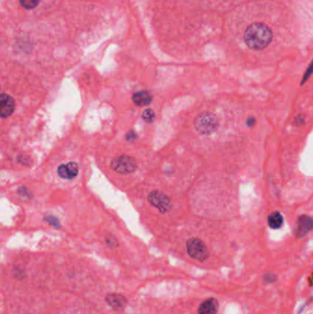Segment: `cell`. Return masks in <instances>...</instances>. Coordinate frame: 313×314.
<instances>
[{"label": "cell", "mask_w": 313, "mask_h": 314, "mask_svg": "<svg viewBox=\"0 0 313 314\" xmlns=\"http://www.w3.org/2000/svg\"><path fill=\"white\" fill-rule=\"evenodd\" d=\"M272 38L273 32L270 28L264 23L257 22L246 29L244 40L250 49L263 50L269 45Z\"/></svg>", "instance_id": "1"}, {"label": "cell", "mask_w": 313, "mask_h": 314, "mask_svg": "<svg viewBox=\"0 0 313 314\" xmlns=\"http://www.w3.org/2000/svg\"><path fill=\"white\" fill-rule=\"evenodd\" d=\"M194 126L197 132L203 135H209L215 132L219 127V121L213 113L202 112L196 116Z\"/></svg>", "instance_id": "2"}, {"label": "cell", "mask_w": 313, "mask_h": 314, "mask_svg": "<svg viewBox=\"0 0 313 314\" xmlns=\"http://www.w3.org/2000/svg\"><path fill=\"white\" fill-rule=\"evenodd\" d=\"M111 168L120 174L128 175L135 171L137 168V163L133 157L123 154L112 160Z\"/></svg>", "instance_id": "3"}, {"label": "cell", "mask_w": 313, "mask_h": 314, "mask_svg": "<svg viewBox=\"0 0 313 314\" xmlns=\"http://www.w3.org/2000/svg\"><path fill=\"white\" fill-rule=\"evenodd\" d=\"M187 251L192 258L203 262L209 257V252L206 245L197 238H191L187 242Z\"/></svg>", "instance_id": "4"}, {"label": "cell", "mask_w": 313, "mask_h": 314, "mask_svg": "<svg viewBox=\"0 0 313 314\" xmlns=\"http://www.w3.org/2000/svg\"><path fill=\"white\" fill-rule=\"evenodd\" d=\"M148 201L152 206L159 209L162 213L168 212L172 207L170 198L161 191H152L148 196Z\"/></svg>", "instance_id": "5"}, {"label": "cell", "mask_w": 313, "mask_h": 314, "mask_svg": "<svg viewBox=\"0 0 313 314\" xmlns=\"http://www.w3.org/2000/svg\"><path fill=\"white\" fill-rule=\"evenodd\" d=\"M313 229V219L308 215H302L298 218L294 228V234L298 238L306 236Z\"/></svg>", "instance_id": "6"}, {"label": "cell", "mask_w": 313, "mask_h": 314, "mask_svg": "<svg viewBox=\"0 0 313 314\" xmlns=\"http://www.w3.org/2000/svg\"><path fill=\"white\" fill-rule=\"evenodd\" d=\"M15 111V100L11 96L0 94V118L9 117Z\"/></svg>", "instance_id": "7"}, {"label": "cell", "mask_w": 313, "mask_h": 314, "mask_svg": "<svg viewBox=\"0 0 313 314\" xmlns=\"http://www.w3.org/2000/svg\"><path fill=\"white\" fill-rule=\"evenodd\" d=\"M78 166L74 162H70L67 165H62L58 168V174L62 179H73L78 174Z\"/></svg>", "instance_id": "8"}, {"label": "cell", "mask_w": 313, "mask_h": 314, "mask_svg": "<svg viewBox=\"0 0 313 314\" xmlns=\"http://www.w3.org/2000/svg\"><path fill=\"white\" fill-rule=\"evenodd\" d=\"M153 100V95L147 90H141L139 92H136L132 96L133 103L138 107H144L151 104Z\"/></svg>", "instance_id": "9"}, {"label": "cell", "mask_w": 313, "mask_h": 314, "mask_svg": "<svg viewBox=\"0 0 313 314\" xmlns=\"http://www.w3.org/2000/svg\"><path fill=\"white\" fill-rule=\"evenodd\" d=\"M219 308V303L216 299H209L201 303L199 306L197 314H217Z\"/></svg>", "instance_id": "10"}, {"label": "cell", "mask_w": 313, "mask_h": 314, "mask_svg": "<svg viewBox=\"0 0 313 314\" xmlns=\"http://www.w3.org/2000/svg\"><path fill=\"white\" fill-rule=\"evenodd\" d=\"M106 301L111 308L122 310L127 304V299L121 294H110L106 297Z\"/></svg>", "instance_id": "11"}, {"label": "cell", "mask_w": 313, "mask_h": 314, "mask_svg": "<svg viewBox=\"0 0 313 314\" xmlns=\"http://www.w3.org/2000/svg\"><path fill=\"white\" fill-rule=\"evenodd\" d=\"M267 222H268V225L270 228L274 229V230L281 228L283 223H284L282 214L278 211L272 212L267 218Z\"/></svg>", "instance_id": "12"}, {"label": "cell", "mask_w": 313, "mask_h": 314, "mask_svg": "<svg viewBox=\"0 0 313 314\" xmlns=\"http://www.w3.org/2000/svg\"><path fill=\"white\" fill-rule=\"evenodd\" d=\"M141 118L145 123L152 124V123H154V119H155V113L152 109H147L142 112Z\"/></svg>", "instance_id": "13"}, {"label": "cell", "mask_w": 313, "mask_h": 314, "mask_svg": "<svg viewBox=\"0 0 313 314\" xmlns=\"http://www.w3.org/2000/svg\"><path fill=\"white\" fill-rule=\"evenodd\" d=\"M20 5L26 9L35 8L40 4L41 0H19Z\"/></svg>", "instance_id": "14"}, {"label": "cell", "mask_w": 313, "mask_h": 314, "mask_svg": "<svg viewBox=\"0 0 313 314\" xmlns=\"http://www.w3.org/2000/svg\"><path fill=\"white\" fill-rule=\"evenodd\" d=\"M45 220L49 222L51 225H53V226H55V227H57V228L60 227V222H59L58 219L56 218V217H54V216H48V217L45 218Z\"/></svg>", "instance_id": "15"}, {"label": "cell", "mask_w": 313, "mask_h": 314, "mask_svg": "<svg viewBox=\"0 0 313 314\" xmlns=\"http://www.w3.org/2000/svg\"><path fill=\"white\" fill-rule=\"evenodd\" d=\"M276 276H274V275H272V274H268V275H266V276L264 277V280H265L267 283H272V282L276 281Z\"/></svg>", "instance_id": "16"}, {"label": "cell", "mask_w": 313, "mask_h": 314, "mask_svg": "<svg viewBox=\"0 0 313 314\" xmlns=\"http://www.w3.org/2000/svg\"><path fill=\"white\" fill-rule=\"evenodd\" d=\"M254 124H255V119H254V118L250 117L249 119H247V121H246V125H247L248 127L252 128V127L254 126Z\"/></svg>", "instance_id": "17"}, {"label": "cell", "mask_w": 313, "mask_h": 314, "mask_svg": "<svg viewBox=\"0 0 313 314\" xmlns=\"http://www.w3.org/2000/svg\"><path fill=\"white\" fill-rule=\"evenodd\" d=\"M136 138H137V134L133 130H130L129 133L127 134V140L128 141H133V140H135Z\"/></svg>", "instance_id": "18"}, {"label": "cell", "mask_w": 313, "mask_h": 314, "mask_svg": "<svg viewBox=\"0 0 313 314\" xmlns=\"http://www.w3.org/2000/svg\"><path fill=\"white\" fill-rule=\"evenodd\" d=\"M295 124L297 126H301L302 124H304V118L302 117L301 115L298 116V117L295 119Z\"/></svg>", "instance_id": "19"}]
</instances>
